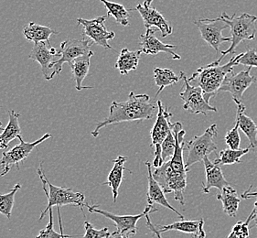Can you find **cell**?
<instances>
[{"instance_id": "cell-11", "label": "cell", "mask_w": 257, "mask_h": 238, "mask_svg": "<svg viewBox=\"0 0 257 238\" xmlns=\"http://www.w3.org/2000/svg\"><path fill=\"white\" fill-rule=\"evenodd\" d=\"M201 32V36L215 51L220 52V47L223 42H231V37H224L222 31L229 26L221 18L205 19L194 21Z\"/></svg>"}, {"instance_id": "cell-41", "label": "cell", "mask_w": 257, "mask_h": 238, "mask_svg": "<svg viewBox=\"0 0 257 238\" xmlns=\"http://www.w3.org/2000/svg\"><path fill=\"white\" fill-rule=\"evenodd\" d=\"M204 220L203 219H201V225H200V232H199V234H198V237L197 238H205L206 237V233L205 231H204Z\"/></svg>"}, {"instance_id": "cell-10", "label": "cell", "mask_w": 257, "mask_h": 238, "mask_svg": "<svg viewBox=\"0 0 257 238\" xmlns=\"http://www.w3.org/2000/svg\"><path fill=\"white\" fill-rule=\"evenodd\" d=\"M108 16H101L93 20H84L78 19L77 24L83 28V34L87 37L96 45L103 47L106 50H113L109 44V41L113 40L115 33L113 31H109L105 26V21Z\"/></svg>"}, {"instance_id": "cell-18", "label": "cell", "mask_w": 257, "mask_h": 238, "mask_svg": "<svg viewBox=\"0 0 257 238\" xmlns=\"http://www.w3.org/2000/svg\"><path fill=\"white\" fill-rule=\"evenodd\" d=\"M146 166L148 168V172H149V176H148V180H149V189H148V203L150 206H154L155 203L160 204L163 207L168 208L171 210L172 212H175L176 214L182 220H184V216L178 212L175 208L173 207L172 205H170V202H168L167 198L165 196V192L162 189V187L160 186V183L156 181L153 176V172L151 170V164L149 161L146 162Z\"/></svg>"}, {"instance_id": "cell-33", "label": "cell", "mask_w": 257, "mask_h": 238, "mask_svg": "<svg viewBox=\"0 0 257 238\" xmlns=\"http://www.w3.org/2000/svg\"><path fill=\"white\" fill-rule=\"evenodd\" d=\"M175 136L173 134L172 128H171V131L161 145V158H162L163 162H166L169 159L170 160L172 158V156L174 154V151H175Z\"/></svg>"}, {"instance_id": "cell-37", "label": "cell", "mask_w": 257, "mask_h": 238, "mask_svg": "<svg viewBox=\"0 0 257 238\" xmlns=\"http://www.w3.org/2000/svg\"><path fill=\"white\" fill-rule=\"evenodd\" d=\"M249 224L246 222L240 221L232 227L231 233L227 238H248Z\"/></svg>"}, {"instance_id": "cell-35", "label": "cell", "mask_w": 257, "mask_h": 238, "mask_svg": "<svg viewBox=\"0 0 257 238\" xmlns=\"http://www.w3.org/2000/svg\"><path fill=\"white\" fill-rule=\"evenodd\" d=\"M85 233L82 238H109L112 236V233L109 232L108 228L103 227L101 230H96L93 224L88 221L84 222Z\"/></svg>"}, {"instance_id": "cell-17", "label": "cell", "mask_w": 257, "mask_h": 238, "mask_svg": "<svg viewBox=\"0 0 257 238\" xmlns=\"http://www.w3.org/2000/svg\"><path fill=\"white\" fill-rule=\"evenodd\" d=\"M135 10L139 11L142 20L144 21L146 29H151L152 27H156L161 32L163 38L172 34L173 29L170 26L169 21L154 8L147 7L144 4H139L135 9H131V11Z\"/></svg>"}, {"instance_id": "cell-30", "label": "cell", "mask_w": 257, "mask_h": 238, "mask_svg": "<svg viewBox=\"0 0 257 238\" xmlns=\"http://www.w3.org/2000/svg\"><path fill=\"white\" fill-rule=\"evenodd\" d=\"M251 150V148L248 146L246 149L243 150H232V149H226V150H221L220 152V158L216 159L214 162L218 165H231L234 163H240L241 162V158L242 156L247 154Z\"/></svg>"}, {"instance_id": "cell-20", "label": "cell", "mask_w": 257, "mask_h": 238, "mask_svg": "<svg viewBox=\"0 0 257 238\" xmlns=\"http://www.w3.org/2000/svg\"><path fill=\"white\" fill-rule=\"evenodd\" d=\"M232 100L237 105L236 120L239 123V128L249 140V147L252 150H257V125L244 113L245 105L242 104V101Z\"/></svg>"}, {"instance_id": "cell-31", "label": "cell", "mask_w": 257, "mask_h": 238, "mask_svg": "<svg viewBox=\"0 0 257 238\" xmlns=\"http://www.w3.org/2000/svg\"><path fill=\"white\" fill-rule=\"evenodd\" d=\"M21 184L17 183L15 186L11 189V192L5 194H0V213L5 215L8 219H11L15 202L16 193L21 190Z\"/></svg>"}, {"instance_id": "cell-6", "label": "cell", "mask_w": 257, "mask_h": 238, "mask_svg": "<svg viewBox=\"0 0 257 238\" xmlns=\"http://www.w3.org/2000/svg\"><path fill=\"white\" fill-rule=\"evenodd\" d=\"M218 135V128L216 124H212L209 127L205 132L201 136H195L192 140L185 145V150H188V158L185 161L187 169L190 166L203 162L205 157L217 150L216 143H214L213 138Z\"/></svg>"}, {"instance_id": "cell-14", "label": "cell", "mask_w": 257, "mask_h": 238, "mask_svg": "<svg viewBox=\"0 0 257 238\" xmlns=\"http://www.w3.org/2000/svg\"><path fill=\"white\" fill-rule=\"evenodd\" d=\"M93 42L89 39H73L66 40L61 44V59L55 64V71L57 74H60L62 71L64 63H70L74 59L85 55L91 52L90 49Z\"/></svg>"}, {"instance_id": "cell-28", "label": "cell", "mask_w": 257, "mask_h": 238, "mask_svg": "<svg viewBox=\"0 0 257 238\" xmlns=\"http://www.w3.org/2000/svg\"><path fill=\"white\" fill-rule=\"evenodd\" d=\"M154 79L156 85L159 86V91L156 93V98L159 96L163 90L166 87L173 85L174 83L180 82V77L177 76L173 71L167 68H155L154 70Z\"/></svg>"}, {"instance_id": "cell-23", "label": "cell", "mask_w": 257, "mask_h": 238, "mask_svg": "<svg viewBox=\"0 0 257 238\" xmlns=\"http://www.w3.org/2000/svg\"><path fill=\"white\" fill-rule=\"evenodd\" d=\"M9 116V123L5 129L2 130V133H0V150L8 149L11 141L18 139V137L21 136L22 133L21 126L19 123L21 114L16 112L15 110H10Z\"/></svg>"}, {"instance_id": "cell-8", "label": "cell", "mask_w": 257, "mask_h": 238, "mask_svg": "<svg viewBox=\"0 0 257 238\" xmlns=\"http://www.w3.org/2000/svg\"><path fill=\"white\" fill-rule=\"evenodd\" d=\"M180 79L184 81L183 91L180 93V98L183 100V108L191 114H201L206 115L208 112H217L216 107L212 106L206 101L200 86L191 85L184 72H180Z\"/></svg>"}, {"instance_id": "cell-24", "label": "cell", "mask_w": 257, "mask_h": 238, "mask_svg": "<svg viewBox=\"0 0 257 238\" xmlns=\"http://www.w3.org/2000/svg\"><path fill=\"white\" fill-rule=\"evenodd\" d=\"M23 34L29 42H50L52 35H58L59 32L51 28L42 26L31 21L23 28Z\"/></svg>"}, {"instance_id": "cell-2", "label": "cell", "mask_w": 257, "mask_h": 238, "mask_svg": "<svg viewBox=\"0 0 257 238\" xmlns=\"http://www.w3.org/2000/svg\"><path fill=\"white\" fill-rule=\"evenodd\" d=\"M157 112L158 104L150 103L149 94H136L134 92H131L126 101L112 102L108 116L97 123L95 130L92 131V136L97 138L100 130L109 125L152 119Z\"/></svg>"}, {"instance_id": "cell-29", "label": "cell", "mask_w": 257, "mask_h": 238, "mask_svg": "<svg viewBox=\"0 0 257 238\" xmlns=\"http://www.w3.org/2000/svg\"><path fill=\"white\" fill-rule=\"evenodd\" d=\"M100 1L107 10L108 17H113L116 23H118L122 26H128L129 18H130L129 11H131V10H126L123 5L111 2L109 0H100Z\"/></svg>"}, {"instance_id": "cell-27", "label": "cell", "mask_w": 257, "mask_h": 238, "mask_svg": "<svg viewBox=\"0 0 257 238\" xmlns=\"http://www.w3.org/2000/svg\"><path fill=\"white\" fill-rule=\"evenodd\" d=\"M200 225L201 220H185L180 222L168 224V225H157V229L160 233L168 232V231H179L182 233L193 234L195 238L198 237V234L200 232Z\"/></svg>"}, {"instance_id": "cell-1", "label": "cell", "mask_w": 257, "mask_h": 238, "mask_svg": "<svg viewBox=\"0 0 257 238\" xmlns=\"http://www.w3.org/2000/svg\"><path fill=\"white\" fill-rule=\"evenodd\" d=\"M172 132L175 136L176 148L174 154L170 161L164 162L160 168L156 169L153 176L160 183L165 193H174L176 201L184 205V191L187 187V169L183 159L185 150V130L180 122L172 124Z\"/></svg>"}, {"instance_id": "cell-44", "label": "cell", "mask_w": 257, "mask_h": 238, "mask_svg": "<svg viewBox=\"0 0 257 238\" xmlns=\"http://www.w3.org/2000/svg\"><path fill=\"white\" fill-rule=\"evenodd\" d=\"M62 238H72V236H71V235H68V234H64V233H63V236H62Z\"/></svg>"}, {"instance_id": "cell-42", "label": "cell", "mask_w": 257, "mask_h": 238, "mask_svg": "<svg viewBox=\"0 0 257 238\" xmlns=\"http://www.w3.org/2000/svg\"><path fill=\"white\" fill-rule=\"evenodd\" d=\"M129 235L130 234H127V233H122L118 231H115L112 233V238H130Z\"/></svg>"}, {"instance_id": "cell-9", "label": "cell", "mask_w": 257, "mask_h": 238, "mask_svg": "<svg viewBox=\"0 0 257 238\" xmlns=\"http://www.w3.org/2000/svg\"><path fill=\"white\" fill-rule=\"evenodd\" d=\"M61 56V52L52 47L50 42H41L34 43L29 58L41 65L45 80L50 81L57 74L55 64Z\"/></svg>"}, {"instance_id": "cell-21", "label": "cell", "mask_w": 257, "mask_h": 238, "mask_svg": "<svg viewBox=\"0 0 257 238\" xmlns=\"http://www.w3.org/2000/svg\"><path fill=\"white\" fill-rule=\"evenodd\" d=\"M94 55L93 52H89L85 55L74 59L72 62L69 63L71 71H72V77L75 81V86L77 91H82V89H92V86H83L82 82L89 73L90 65H91V58Z\"/></svg>"}, {"instance_id": "cell-40", "label": "cell", "mask_w": 257, "mask_h": 238, "mask_svg": "<svg viewBox=\"0 0 257 238\" xmlns=\"http://www.w3.org/2000/svg\"><path fill=\"white\" fill-rule=\"evenodd\" d=\"M12 166L6 165L4 163L0 162V176H4L11 171Z\"/></svg>"}, {"instance_id": "cell-4", "label": "cell", "mask_w": 257, "mask_h": 238, "mask_svg": "<svg viewBox=\"0 0 257 238\" xmlns=\"http://www.w3.org/2000/svg\"><path fill=\"white\" fill-rule=\"evenodd\" d=\"M221 20L228 24L231 31V45L226 51L221 52V57L215 62H211L213 65H219L222 59L229 53H234L237 46L243 41H252L256 33L257 17L248 13H242L240 16L228 15L225 12L221 13Z\"/></svg>"}, {"instance_id": "cell-22", "label": "cell", "mask_w": 257, "mask_h": 238, "mask_svg": "<svg viewBox=\"0 0 257 238\" xmlns=\"http://www.w3.org/2000/svg\"><path fill=\"white\" fill-rule=\"evenodd\" d=\"M126 161L127 158L123 156H118L115 160H113V169L109 172L107 181L103 183V185H107L111 188L114 202H116L118 197L119 188L123 181V171H128L124 168V163Z\"/></svg>"}, {"instance_id": "cell-26", "label": "cell", "mask_w": 257, "mask_h": 238, "mask_svg": "<svg viewBox=\"0 0 257 238\" xmlns=\"http://www.w3.org/2000/svg\"><path fill=\"white\" fill-rule=\"evenodd\" d=\"M217 200L221 201L223 212L227 215L231 217H234L236 215L241 200L238 196L236 191L231 185L224 187L221 190V194L217 195Z\"/></svg>"}, {"instance_id": "cell-34", "label": "cell", "mask_w": 257, "mask_h": 238, "mask_svg": "<svg viewBox=\"0 0 257 238\" xmlns=\"http://www.w3.org/2000/svg\"><path fill=\"white\" fill-rule=\"evenodd\" d=\"M239 123L236 120L235 122V126L231 129L230 131L227 132L226 136H225V143L227 146L232 149V150H239L240 149V145H241V137H240V133H239Z\"/></svg>"}, {"instance_id": "cell-36", "label": "cell", "mask_w": 257, "mask_h": 238, "mask_svg": "<svg viewBox=\"0 0 257 238\" xmlns=\"http://www.w3.org/2000/svg\"><path fill=\"white\" fill-rule=\"evenodd\" d=\"M238 64H242L247 67H257V49H247L245 52H242V57L239 59Z\"/></svg>"}, {"instance_id": "cell-16", "label": "cell", "mask_w": 257, "mask_h": 238, "mask_svg": "<svg viewBox=\"0 0 257 238\" xmlns=\"http://www.w3.org/2000/svg\"><path fill=\"white\" fill-rule=\"evenodd\" d=\"M156 30L147 29L145 34L140 35V51L142 53L148 55H156L160 52L169 53L173 60H180V55L177 54L175 50L176 45L167 44L160 41L157 37H155Z\"/></svg>"}, {"instance_id": "cell-25", "label": "cell", "mask_w": 257, "mask_h": 238, "mask_svg": "<svg viewBox=\"0 0 257 238\" xmlns=\"http://www.w3.org/2000/svg\"><path fill=\"white\" fill-rule=\"evenodd\" d=\"M141 53L142 52L140 50L129 51L128 49L124 48L120 52L114 67L118 70L119 73L122 75H126L130 72L136 71L139 66Z\"/></svg>"}, {"instance_id": "cell-5", "label": "cell", "mask_w": 257, "mask_h": 238, "mask_svg": "<svg viewBox=\"0 0 257 238\" xmlns=\"http://www.w3.org/2000/svg\"><path fill=\"white\" fill-rule=\"evenodd\" d=\"M42 164L43 162H41L40 168L37 170V172L41 178L43 191L48 198V205L46 209L41 212L40 221L46 215L47 212L52 210L53 206L61 207L68 204H72L74 206H79L83 212V207L87 206V204L84 203V194L81 192H73V190L70 188L58 187L52 184L47 179L44 171H42Z\"/></svg>"}, {"instance_id": "cell-39", "label": "cell", "mask_w": 257, "mask_h": 238, "mask_svg": "<svg viewBox=\"0 0 257 238\" xmlns=\"http://www.w3.org/2000/svg\"><path fill=\"white\" fill-rule=\"evenodd\" d=\"M145 217H146V220H147V226H148L149 230L153 233L154 238H162L161 237V235H160L159 230L157 229V226L154 225V224L152 223V222H151V219L149 217V213H147V214L145 215Z\"/></svg>"}, {"instance_id": "cell-45", "label": "cell", "mask_w": 257, "mask_h": 238, "mask_svg": "<svg viewBox=\"0 0 257 238\" xmlns=\"http://www.w3.org/2000/svg\"><path fill=\"white\" fill-rule=\"evenodd\" d=\"M0 108H1V106H0ZM4 129H3V126H2V122L0 121V130H3Z\"/></svg>"}, {"instance_id": "cell-7", "label": "cell", "mask_w": 257, "mask_h": 238, "mask_svg": "<svg viewBox=\"0 0 257 238\" xmlns=\"http://www.w3.org/2000/svg\"><path fill=\"white\" fill-rule=\"evenodd\" d=\"M158 114L154 127L151 130V147H154V160L153 166L155 169L160 168L164 163L161 158V145L171 131L172 114L169 109L165 107L161 101H158Z\"/></svg>"}, {"instance_id": "cell-43", "label": "cell", "mask_w": 257, "mask_h": 238, "mask_svg": "<svg viewBox=\"0 0 257 238\" xmlns=\"http://www.w3.org/2000/svg\"><path fill=\"white\" fill-rule=\"evenodd\" d=\"M152 2H153V0H145L144 5L147 6V7H150Z\"/></svg>"}, {"instance_id": "cell-12", "label": "cell", "mask_w": 257, "mask_h": 238, "mask_svg": "<svg viewBox=\"0 0 257 238\" xmlns=\"http://www.w3.org/2000/svg\"><path fill=\"white\" fill-rule=\"evenodd\" d=\"M88 211L91 213H98V214H102L104 217L108 218L111 221H113L116 231H118L120 233H127V234H136L137 233V223L139 222L141 218L145 216L147 213H152L159 211V209L154 208V206H150L148 205L145 208L144 211L136 215H116L113 214L112 212L104 211L102 209H99L98 205H88L86 206Z\"/></svg>"}, {"instance_id": "cell-32", "label": "cell", "mask_w": 257, "mask_h": 238, "mask_svg": "<svg viewBox=\"0 0 257 238\" xmlns=\"http://www.w3.org/2000/svg\"><path fill=\"white\" fill-rule=\"evenodd\" d=\"M58 211V217H59V223H60V229L61 233H57L54 230V223H53V212L52 210L49 211V215H50V221L45 229H42L40 231L39 234L37 235L36 238H62L63 236V226H62V217L60 214V208L57 207Z\"/></svg>"}, {"instance_id": "cell-3", "label": "cell", "mask_w": 257, "mask_h": 238, "mask_svg": "<svg viewBox=\"0 0 257 238\" xmlns=\"http://www.w3.org/2000/svg\"><path fill=\"white\" fill-rule=\"evenodd\" d=\"M242 53L231 58L230 62L223 65H213L212 63L199 68L189 79L190 83H193L201 87L203 96L208 103L211 98L219 93L221 84L229 73H232L234 66L238 65L239 59Z\"/></svg>"}, {"instance_id": "cell-38", "label": "cell", "mask_w": 257, "mask_h": 238, "mask_svg": "<svg viewBox=\"0 0 257 238\" xmlns=\"http://www.w3.org/2000/svg\"><path fill=\"white\" fill-rule=\"evenodd\" d=\"M252 196L256 197V201L253 204L252 212L249 214V216L247 218L245 222L249 224L251 221H253L254 222V227L257 228V189L254 192H251L250 190H247L243 193H242V198H243V199H248V198H251Z\"/></svg>"}, {"instance_id": "cell-19", "label": "cell", "mask_w": 257, "mask_h": 238, "mask_svg": "<svg viewBox=\"0 0 257 238\" xmlns=\"http://www.w3.org/2000/svg\"><path fill=\"white\" fill-rule=\"evenodd\" d=\"M203 164L206 173V182L201 187L203 193H209L211 188H216L221 191L224 187L230 186V183L223 176L221 166L216 164L214 161H211L209 157L204 158Z\"/></svg>"}, {"instance_id": "cell-13", "label": "cell", "mask_w": 257, "mask_h": 238, "mask_svg": "<svg viewBox=\"0 0 257 238\" xmlns=\"http://www.w3.org/2000/svg\"><path fill=\"white\" fill-rule=\"evenodd\" d=\"M251 69L252 68L248 67L246 70L241 71L238 73H229L221 84L219 93L221 92L231 93L232 94V99L241 101L242 95L252 83H256V77L252 76L250 73Z\"/></svg>"}, {"instance_id": "cell-15", "label": "cell", "mask_w": 257, "mask_h": 238, "mask_svg": "<svg viewBox=\"0 0 257 238\" xmlns=\"http://www.w3.org/2000/svg\"><path fill=\"white\" fill-rule=\"evenodd\" d=\"M52 137V134L47 133L34 142H26L22 139L21 135L18 137V139L20 140V144L13 147L11 150L3 152L0 162L4 163L6 165H16L17 169H20V163L26 160L37 146L40 145L41 143L49 140Z\"/></svg>"}]
</instances>
